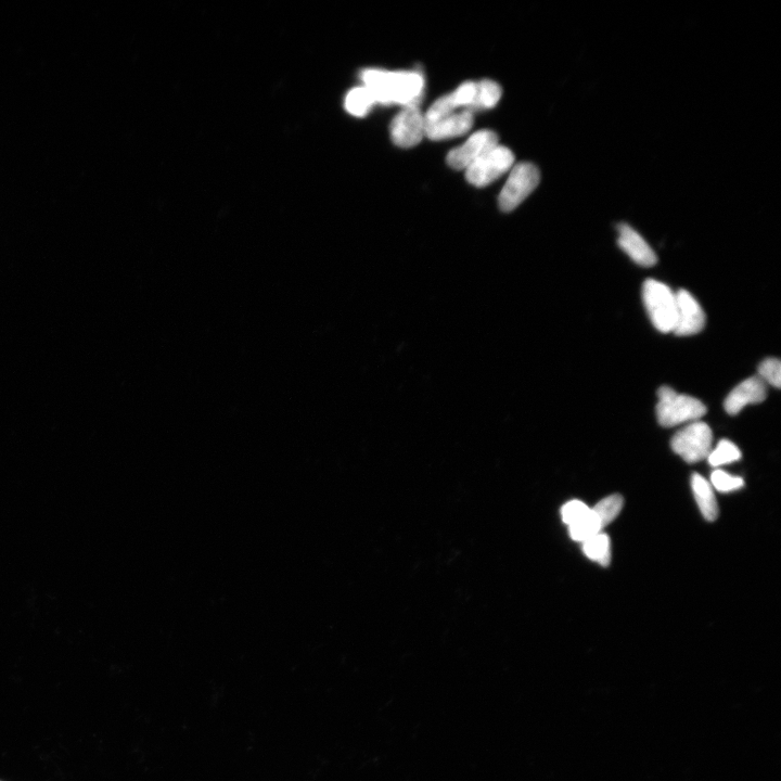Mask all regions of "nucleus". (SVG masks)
<instances>
[{"label": "nucleus", "mask_w": 781, "mask_h": 781, "mask_svg": "<svg viewBox=\"0 0 781 781\" xmlns=\"http://www.w3.org/2000/svg\"><path fill=\"white\" fill-rule=\"evenodd\" d=\"M676 319L673 332L688 337L699 334L706 325V314L699 302L687 290L676 293Z\"/></svg>", "instance_id": "8"}, {"label": "nucleus", "mask_w": 781, "mask_h": 781, "mask_svg": "<svg viewBox=\"0 0 781 781\" xmlns=\"http://www.w3.org/2000/svg\"><path fill=\"white\" fill-rule=\"evenodd\" d=\"M767 384L760 377H752L742 381L728 394L724 407L729 415H737L748 405L765 401Z\"/></svg>", "instance_id": "10"}, {"label": "nucleus", "mask_w": 781, "mask_h": 781, "mask_svg": "<svg viewBox=\"0 0 781 781\" xmlns=\"http://www.w3.org/2000/svg\"><path fill=\"white\" fill-rule=\"evenodd\" d=\"M477 95V83L467 82L463 85H460L456 91L453 93V96L457 102L458 107H466V110H469V108L472 106L473 102H475Z\"/></svg>", "instance_id": "23"}, {"label": "nucleus", "mask_w": 781, "mask_h": 781, "mask_svg": "<svg viewBox=\"0 0 781 781\" xmlns=\"http://www.w3.org/2000/svg\"><path fill=\"white\" fill-rule=\"evenodd\" d=\"M619 246L639 266L652 267L658 262L657 255L634 228L627 224L618 227Z\"/></svg>", "instance_id": "11"}, {"label": "nucleus", "mask_w": 781, "mask_h": 781, "mask_svg": "<svg viewBox=\"0 0 781 781\" xmlns=\"http://www.w3.org/2000/svg\"><path fill=\"white\" fill-rule=\"evenodd\" d=\"M624 505V499L619 494L608 496L600 501L593 509L603 528L616 520Z\"/></svg>", "instance_id": "18"}, {"label": "nucleus", "mask_w": 781, "mask_h": 781, "mask_svg": "<svg viewBox=\"0 0 781 781\" xmlns=\"http://www.w3.org/2000/svg\"><path fill=\"white\" fill-rule=\"evenodd\" d=\"M603 529L604 528L601 526L598 517L591 508L590 514H588L578 523H575L573 526L569 527V533L573 541L583 544L584 542L592 539V537L601 533V530Z\"/></svg>", "instance_id": "17"}, {"label": "nucleus", "mask_w": 781, "mask_h": 781, "mask_svg": "<svg viewBox=\"0 0 781 781\" xmlns=\"http://www.w3.org/2000/svg\"><path fill=\"white\" fill-rule=\"evenodd\" d=\"M498 145V137L492 131L473 134L467 142L448 153L446 162L455 170H467L479 158Z\"/></svg>", "instance_id": "9"}, {"label": "nucleus", "mask_w": 781, "mask_h": 781, "mask_svg": "<svg viewBox=\"0 0 781 781\" xmlns=\"http://www.w3.org/2000/svg\"><path fill=\"white\" fill-rule=\"evenodd\" d=\"M540 182V170L533 163L517 164L498 197L499 209L506 213L514 211L532 194Z\"/></svg>", "instance_id": "4"}, {"label": "nucleus", "mask_w": 781, "mask_h": 781, "mask_svg": "<svg viewBox=\"0 0 781 781\" xmlns=\"http://www.w3.org/2000/svg\"><path fill=\"white\" fill-rule=\"evenodd\" d=\"M502 87L490 80H483L477 84V95L475 102L469 108V111L477 109H492L502 97Z\"/></svg>", "instance_id": "16"}, {"label": "nucleus", "mask_w": 781, "mask_h": 781, "mask_svg": "<svg viewBox=\"0 0 781 781\" xmlns=\"http://www.w3.org/2000/svg\"><path fill=\"white\" fill-rule=\"evenodd\" d=\"M583 552L587 558L598 562L603 567H608L611 561V543L609 536L599 533L592 539L583 543Z\"/></svg>", "instance_id": "14"}, {"label": "nucleus", "mask_w": 781, "mask_h": 781, "mask_svg": "<svg viewBox=\"0 0 781 781\" xmlns=\"http://www.w3.org/2000/svg\"><path fill=\"white\" fill-rule=\"evenodd\" d=\"M590 511L591 508L585 503L581 501H571L562 507L561 517L563 522H565L568 527H571L573 524L578 523L590 514Z\"/></svg>", "instance_id": "21"}, {"label": "nucleus", "mask_w": 781, "mask_h": 781, "mask_svg": "<svg viewBox=\"0 0 781 781\" xmlns=\"http://www.w3.org/2000/svg\"><path fill=\"white\" fill-rule=\"evenodd\" d=\"M376 104V99L365 86L356 87L345 98V109L355 117L363 118L371 107Z\"/></svg>", "instance_id": "15"}, {"label": "nucleus", "mask_w": 781, "mask_h": 781, "mask_svg": "<svg viewBox=\"0 0 781 781\" xmlns=\"http://www.w3.org/2000/svg\"><path fill=\"white\" fill-rule=\"evenodd\" d=\"M712 443V430L707 424L698 420L678 431L671 445L672 450L685 462L695 464L708 458L712 451Z\"/></svg>", "instance_id": "5"}, {"label": "nucleus", "mask_w": 781, "mask_h": 781, "mask_svg": "<svg viewBox=\"0 0 781 781\" xmlns=\"http://www.w3.org/2000/svg\"><path fill=\"white\" fill-rule=\"evenodd\" d=\"M711 485L713 489L722 493H731L744 488L745 481L739 477L729 475L722 470H715L711 476Z\"/></svg>", "instance_id": "20"}, {"label": "nucleus", "mask_w": 781, "mask_h": 781, "mask_svg": "<svg viewBox=\"0 0 781 781\" xmlns=\"http://www.w3.org/2000/svg\"><path fill=\"white\" fill-rule=\"evenodd\" d=\"M766 384L779 389L781 386V364L776 358H767L759 367V376Z\"/></svg>", "instance_id": "22"}, {"label": "nucleus", "mask_w": 781, "mask_h": 781, "mask_svg": "<svg viewBox=\"0 0 781 781\" xmlns=\"http://www.w3.org/2000/svg\"><path fill=\"white\" fill-rule=\"evenodd\" d=\"M691 489H693L702 516L708 521L718 519L719 506L712 485L698 473H695L691 478Z\"/></svg>", "instance_id": "13"}, {"label": "nucleus", "mask_w": 781, "mask_h": 781, "mask_svg": "<svg viewBox=\"0 0 781 781\" xmlns=\"http://www.w3.org/2000/svg\"><path fill=\"white\" fill-rule=\"evenodd\" d=\"M392 142L401 148L417 146L426 136L425 115L418 106H406L391 122Z\"/></svg>", "instance_id": "7"}, {"label": "nucleus", "mask_w": 781, "mask_h": 781, "mask_svg": "<svg viewBox=\"0 0 781 781\" xmlns=\"http://www.w3.org/2000/svg\"><path fill=\"white\" fill-rule=\"evenodd\" d=\"M473 125V114L469 110L454 113L439 122L426 125V136L431 140L454 138L467 134Z\"/></svg>", "instance_id": "12"}, {"label": "nucleus", "mask_w": 781, "mask_h": 781, "mask_svg": "<svg viewBox=\"0 0 781 781\" xmlns=\"http://www.w3.org/2000/svg\"><path fill=\"white\" fill-rule=\"evenodd\" d=\"M643 299L652 324L663 334L673 332L676 319V293L660 281L644 284Z\"/></svg>", "instance_id": "3"}, {"label": "nucleus", "mask_w": 781, "mask_h": 781, "mask_svg": "<svg viewBox=\"0 0 781 781\" xmlns=\"http://www.w3.org/2000/svg\"><path fill=\"white\" fill-rule=\"evenodd\" d=\"M741 458L739 448L731 441L722 440L715 448H712L708 456L711 466L721 467L737 462Z\"/></svg>", "instance_id": "19"}, {"label": "nucleus", "mask_w": 781, "mask_h": 781, "mask_svg": "<svg viewBox=\"0 0 781 781\" xmlns=\"http://www.w3.org/2000/svg\"><path fill=\"white\" fill-rule=\"evenodd\" d=\"M514 162V153L497 145L469 166L466 170L467 181L480 188L488 186L509 171Z\"/></svg>", "instance_id": "6"}, {"label": "nucleus", "mask_w": 781, "mask_h": 781, "mask_svg": "<svg viewBox=\"0 0 781 781\" xmlns=\"http://www.w3.org/2000/svg\"><path fill=\"white\" fill-rule=\"evenodd\" d=\"M365 87L382 105L418 106L424 95L425 80L419 72H389L377 69L361 74Z\"/></svg>", "instance_id": "1"}, {"label": "nucleus", "mask_w": 781, "mask_h": 781, "mask_svg": "<svg viewBox=\"0 0 781 781\" xmlns=\"http://www.w3.org/2000/svg\"><path fill=\"white\" fill-rule=\"evenodd\" d=\"M658 399L657 417L663 427L691 424L707 414V407L702 402L670 387L660 388Z\"/></svg>", "instance_id": "2"}]
</instances>
